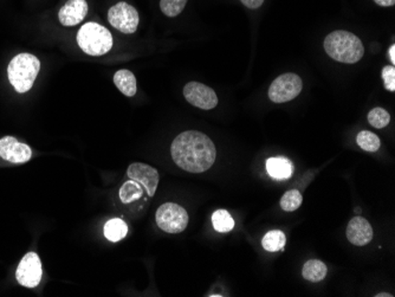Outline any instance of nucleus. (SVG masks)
Instances as JSON below:
<instances>
[{"label": "nucleus", "mask_w": 395, "mask_h": 297, "mask_svg": "<svg viewBox=\"0 0 395 297\" xmlns=\"http://www.w3.org/2000/svg\"><path fill=\"white\" fill-rule=\"evenodd\" d=\"M40 62L31 53H19L10 62L8 68L10 83L17 93H28L38 76Z\"/></svg>", "instance_id": "3"}, {"label": "nucleus", "mask_w": 395, "mask_h": 297, "mask_svg": "<svg viewBox=\"0 0 395 297\" xmlns=\"http://www.w3.org/2000/svg\"><path fill=\"white\" fill-rule=\"evenodd\" d=\"M186 4H187V0H161L160 8L165 16L173 18V17L179 16L180 13L184 11Z\"/></svg>", "instance_id": "23"}, {"label": "nucleus", "mask_w": 395, "mask_h": 297, "mask_svg": "<svg viewBox=\"0 0 395 297\" xmlns=\"http://www.w3.org/2000/svg\"><path fill=\"white\" fill-rule=\"evenodd\" d=\"M267 171L274 179L283 180L292 177L294 165L287 158H270L267 161Z\"/></svg>", "instance_id": "14"}, {"label": "nucleus", "mask_w": 395, "mask_h": 297, "mask_svg": "<svg viewBox=\"0 0 395 297\" xmlns=\"http://www.w3.org/2000/svg\"><path fill=\"white\" fill-rule=\"evenodd\" d=\"M388 55H389V60H392V63L394 65L395 63V45H392L389 50H388Z\"/></svg>", "instance_id": "28"}, {"label": "nucleus", "mask_w": 395, "mask_h": 297, "mask_svg": "<svg viewBox=\"0 0 395 297\" xmlns=\"http://www.w3.org/2000/svg\"><path fill=\"white\" fill-rule=\"evenodd\" d=\"M347 238L351 244L358 246L367 245L373 238V229L367 219L362 217L353 218L347 226Z\"/></svg>", "instance_id": "13"}, {"label": "nucleus", "mask_w": 395, "mask_h": 297, "mask_svg": "<svg viewBox=\"0 0 395 297\" xmlns=\"http://www.w3.org/2000/svg\"><path fill=\"white\" fill-rule=\"evenodd\" d=\"M32 157V151L28 145L19 142L16 137H5L0 139V158L12 164H24Z\"/></svg>", "instance_id": "11"}, {"label": "nucleus", "mask_w": 395, "mask_h": 297, "mask_svg": "<svg viewBox=\"0 0 395 297\" xmlns=\"http://www.w3.org/2000/svg\"><path fill=\"white\" fill-rule=\"evenodd\" d=\"M383 78L385 82V88L389 92L395 90V68L393 65H388L383 69Z\"/></svg>", "instance_id": "25"}, {"label": "nucleus", "mask_w": 395, "mask_h": 297, "mask_svg": "<svg viewBox=\"0 0 395 297\" xmlns=\"http://www.w3.org/2000/svg\"><path fill=\"white\" fill-rule=\"evenodd\" d=\"M303 83L296 74H284L277 77L269 88V97L275 103H285L300 95Z\"/></svg>", "instance_id": "6"}, {"label": "nucleus", "mask_w": 395, "mask_h": 297, "mask_svg": "<svg viewBox=\"0 0 395 297\" xmlns=\"http://www.w3.org/2000/svg\"><path fill=\"white\" fill-rule=\"evenodd\" d=\"M129 179L135 180L147 191L148 196L153 197L159 185L160 176L158 169L142 162H133L127 169Z\"/></svg>", "instance_id": "10"}, {"label": "nucleus", "mask_w": 395, "mask_h": 297, "mask_svg": "<svg viewBox=\"0 0 395 297\" xmlns=\"http://www.w3.org/2000/svg\"><path fill=\"white\" fill-rule=\"evenodd\" d=\"M108 20L112 28L120 33H134L139 26V13L132 5L120 1L114 5L108 11Z\"/></svg>", "instance_id": "7"}, {"label": "nucleus", "mask_w": 395, "mask_h": 297, "mask_svg": "<svg viewBox=\"0 0 395 297\" xmlns=\"http://www.w3.org/2000/svg\"><path fill=\"white\" fill-rule=\"evenodd\" d=\"M171 154L180 169L190 173H203L215 164L217 149L204 133L188 130L174 139L171 146Z\"/></svg>", "instance_id": "1"}, {"label": "nucleus", "mask_w": 395, "mask_h": 297, "mask_svg": "<svg viewBox=\"0 0 395 297\" xmlns=\"http://www.w3.org/2000/svg\"><path fill=\"white\" fill-rule=\"evenodd\" d=\"M324 50L330 58L346 65L358 63L364 53V44L359 37L344 30L334 31L326 37Z\"/></svg>", "instance_id": "2"}, {"label": "nucleus", "mask_w": 395, "mask_h": 297, "mask_svg": "<svg viewBox=\"0 0 395 297\" xmlns=\"http://www.w3.org/2000/svg\"><path fill=\"white\" fill-rule=\"evenodd\" d=\"M376 296H392V295H388V294H379V295H376Z\"/></svg>", "instance_id": "29"}, {"label": "nucleus", "mask_w": 395, "mask_h": 297, "mask_svg": "<svg viewBox=\"0 0 395 297\" xmlns=\"http://www.w3.org/2000/svg\"><path fill=\"white\" fill-rule=\"evenodd\" d=\"M287 243V238L280 230H272L269 231L265 236H264L262 244H263L264 249L270 253H276V251H280L283 250Z\"/></svg>", "instance_id": "19"}, {"label": "nucleus", "mask_w": 395, "mask_h": 297, "mask_svg": "<svg viewBox=\"0 0 395 297\" xmlns=\"http://www.w3.org/2000/svg\"><path fill=\"white\" fill-rule=\"evenodd\" d=\"M127 224L120 218H112L104 225V236L112 243L124 239L127 236Z\"/></svg>", "instance_id": "17"}, {"label": "nucleus", "mask_w": 395, "mask_h": 297, "mask_svg": "<svg viewBox=\"0 0 395 297\" xmlns=\"http://www.w3.org/2000/svg\"><path fill=\"white\" fill-rule=\"evenodd\" d=\"M302 201H303V197L300 191L292 189V191L284 193L283 197L280 199V207L287 212H292L300 207Z\"/></svg>", "instance_id": "22"}, {"label": "nucleus", "mask_w": 395, "mask_h": 297, "mask_svg": "<svg viewBox=\"0 0 395 297\" xmlns=\"http://www.w3.org/2000/svg\"><path fill=\"white\" fill-rule=\"evenodd\" d=\"M114 83H115L117 89L124 96L133 97L136 94V78L132 71H129L127 69L119 70L114 75Z\"/></svg>", "instance_id": "15"}, {"label": "nucleus", "mask_w": 395, "mask_h": 297, "mask_svg": "<svg viewBox=\"0 0 395 297\" xmlns=\"http://www.w3.org/2000/svg\"><path fill=\"white\" fill-rule=\"evenodd\" d=\"M77 43L89 56H103L112 48V36L108 28L90 22L78 30Z\"/></svg>", "instance_id": "4"}, {"label": "nucleus", "mask_w": 395, "mask_h": 297, "mask_svg": "<svg viewBox=\"0 0 395 297\" xmlns=\"http://www.w3.org/2000/svg\"><path fill=\"white\" fill-rule=\"evenodd\" d=\"M327 266L323 262L319 261V260H310L304 264L302 275L307 281L317 283L324 280V278L327 276Z\"/></svg>", "instance_id": "16"}, {"label": "nucleus", "mask_w": 395, "mask_h": 297, "mask_svg": "<svg viewBox=\"0 0 395 297\" xmlns=\"http://www.w3.org/2000/svg\"><path fill=\"white\" fill-rule=\"evenodd\" d=\"M374 1L380 6H385V8L393 6L395 4V0H374Z\"/></svg>", "instance_id": "27"}, {"label": "nucleus", "mask_w": 395, "mask_h": 297, "mask_svg": "<svg viewBox=\"0 0 395 297\" xmlns=\"http://www.w3.org/2000/svg\"><path fill=\"white\" fill-rule=\"evenodd\" d=\"M184 96L190 105L204 110L216 108L218 105L216 92L199 82H190L185 85Z\"/></svg>", "instance_id": "9"}, {"label": "nucleus", "mask_w": 395, "mask_h": 297, "mask_svg": "<svg viewBox=\"0 0 395 297\" xmlns=\"http://www.w3.org/2000/svg\"><path fill=\"white\" fill-rule=\"evenodd\" d=\"M368 121H369V125L373 126L374 128H385L391 121V115L388 114L387 110L376 107V108L371 109L368 114Z\"/></svg>", "instance_id": "24"}, {"label": "nucleus", "mask_w": 395, "mask_h": 297, "mask_svg": "<svg viewBox=\"0 0 395 297\" xmlns=\"http://www.w3.org/2000/svg\"><path fill=\"white\" fill-rule=\"evenodd\" d=\"M356 141H358V145L366 152H376V151H379L380 145H381L379 137L374 133L368 132V130L359 133Z\"/></svg>", "instance_id": "21"}, {"label": "nucleus", "mask_w": 395, "mask_h": 297, "mask_svg": "<svg viewBox=\"0 0 395 297\" xmlns=\"http://www.w3.org/2000/svg\"><path fill=\"white\" fill-rule=\"evenodd\" d=\"M144 194V187L135 180H128L121 186L120 199L124 204H131L133 201L140 199Z\"/></svg>", "instance_id": "18"}, {"label": "nucleus", "mask_w": 395, "mask_h": 297, "mask_svg": "<svg viewBox=\"0 0 395 297\" xmlns=\"http://www.w3.org/2000/svg\"><path fill=\"white\" fill-rule=\"evenodd\" d=\"M240 1H242L246 8H251V10L260 8L264 3V0H240Z\"/></svg>", "instance_id": "26"}, {"label": "nucleus", "mask_w": 395, "mask_h": 297, "mask_svg": "<svg viewBox=\"0 0 395 297\" xmlns=\"http://www.w3.org/2000/svg\"><path fill=\"white\" fill-rule=\"evenodd\" d=\"M88 15V4L85 0H69L58 12V19L64 26H75Z\"/></svg>", "instance_id": "12"}, {"label": "nucleus", "mask_w": 395, "mask_h": 297, "mask_svg": "<svg viewBox=\"0 0 395 297\" xmlns=\"http://www.w3.org/2000/svg\"><path fill=\"white\" fill-rule=\"evenodd\" d=\"M156 219L160 229L167 233L183 232L190 221L187 211L174 203L161 205L156 211Z\"/></svg>", "instance_id": "5"}, {"label": "nucleus", "mask_w": 395, "mask_h": 297, "mask_svg": "<svg viewBox=\"0 0 395 297\" xmlns=\"http://www.w3.org/2000/svg\"><path fill=\"white\" fill-rule=\"evenodd\" d=\"M212 224L216 231L221 233L230 232L235 228V221L226 210H217L212 216Z\"/></svg>", "instance_id": "20"}, {"label": "nucleus", "mask_w": 395, "mask_h": 297, "mask_svg": "<svg viewBox=\"0 0 395 297\" xmlns=\"http://www.w3.org/2000/svg\"><path fill=\"white\" fill-rule=\"evenodd\" d=\"M42 262L38 255L28 253L20 261L16 271V278L18 283L26 288H35L42 281Z\"/></svg>", "instance_id": "8"}]
</instances>
